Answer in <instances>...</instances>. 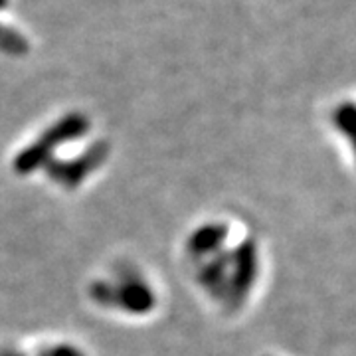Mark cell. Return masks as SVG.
Returning <instances> with one entry per match:
<instances>
[{"label":"cell","mask_w":356,"mask_h":356,"mask_svg":"<svg viewBox=\"0 0 356 356\" xmlns=\"http://www.w3.org/2000/svg\"><path fill=\"white\" fill-rule=\"evenodd\" d=\"M38 356H83L77 348L74 346H67V344H54L50 348H46V350H42L38 353Z\"/></svg>","instance_id":"3957f363"},{"label":"cell","mask_w":356,"mask_h":356,"mask_svg":"<svg viewBox=\"0 0 356 356\" xmlns=\"http://www.w3.org/2000/svg\"><path fill=\"white\" fill-rule=\"evenodd\" d=\"M125 280L103 281L93 291L107 305L121 307L129 315H145L153 311L154 291L149 281L139 275H123Z\"/></svg>","instance_id":"7a4b0ae2"},{"label":"cell","mask_w":356,"mask_h":356,"mask_svg":"<svg viewBox=\"0 0 356 356\" xmlns=\"http://www.w3.org/2000/svg\"><path fill=\"white\" fill-rule=\"evenodd\" d=\"M232 226L224 222H210L192 232L188 238V254L196 259L214 257L204 261L200 281L212 299L232 307H240L254 291L259 277V250L257 243L243 234L236 248L224 254L232 240Z\"/></svg>","instance_id":"6da1fadb"}]
</instances>
